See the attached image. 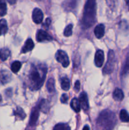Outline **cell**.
I'll use <instances>...</instances> for the list:
<instances>
[{"label": "cell", "instance_id": "obj_1", "mask_svg": "<svg viewBox=\"0 0 129 130\" xmlns=\"http://www.w3.org/2000/svg\"><path fill=\"white\" fill-rule=\"evenodd\" d=\"M27 76V83L31 90H37L41 88L47 73V67L42 63H32Z\"/></svg>", "mask_w": 129, "mask_h": 130}, {"label": "cell", "instance_id": "obj_2", "mask_svg": "<svg viewBox=\"0 0 129 130\" xmlns=\"http://www.w3.org/2000/svg\"><path fill=\"white\" fill-rule=\"evenodd\" d=\"M96 0H87L84 7L82 25L84 29H88L96 22Z\"/></svg>", "mask_w": 129, "mask_h": 130}, {"label": "cell", "instance_id": "obj_3", "mask_svg": "<svg viewBox=\"0 0 129 130\" xmlns=\"http://www.w3.org/2000/svg\"><path fill=\"white\" fill-rule=\"evenodd\" d=\"M116 123L115 114L110 110H105L101 112L97 118V124L103 129H113Z\"/></svg>", "mask_w": 129, "mask_h": 130}, {"label": "cell", "instance_id": "obj_4", "mask_svg": "<svg viewBox=\"0 0 129 130\" xmlns=\"http://www.w3.org/2000/svg\"><path fill=\"white\" fill-rule=\"evenodd\" d=\"M115 63V56L113 50H110L108 55V60L103 69L104 74H110L113 72Z\"/></svg>", "mask_w": 129, "mask_h": 130}, {"label": "cell", "instance_id": "obj_5", "mask_svg": "<svg viewBox=\"0 0 129 130\" xmlns=\"http://www.w3.org/2000/svg\"><path fill=\"white\" fill-rule=\"evenodd\" d=\"M56 59L59 63H61L63 67H67L69 66L70 61L68 55L64 52L58 50L56 53Z\"/></svg>", "mask_w": 129, "mask_h": 130}, {"label": "cell", "instance_id": "obj_6", "mask_svg": "<svg viewBox=\"0 0 129 130\" xmlns=\"http://www.w3.org/2000/svg\"><path fill=\"white\" fill-rule=\"evenodd\" d=\"M36 39L38 42L49 41L53 40V38L48 34L45 30L40 29L37 31L36 34Z\"/></svg>", "mask_w": 129, "mask_h": 130}, {"label": "cell", "instance_id": "obj_7", "mask_svg": "<svg viewBox=\"0 0 129 130\" xmlns=\"http://www.w3.org/2000/svg\"><path fill=\"white\" fill-rule=\"evenodd\" d=\"M44 15L40 9L36 8H34L32 12V20L35 24H40L42 22Z\"/></svg>", "mask_w": 129, "mask_h": 130}, {"label": "cell", "instance_id": "obj_8", "mask_svg": "<svg viewBox=\"0 0 129 130\" xmlns=\"http://www.w3.org/2000/svg\"><path fill=\"white\" fill-rule=\"evenodd\" d=\"M104 61V55L102 50H97L95 54L94 63L97 67H101Z\"/></svg>", "mask_w": 129, "mask_h": 130}, {"label": "cell", "instance_id": "obj_9", "mask_svg": "<svg viewBox=\"0 0 129 130\" xmlns=\"http://www.w3.org/2000/svg\"><path fill=\"white\" fill-rule=\"evenodd\" d=\"M39 107L37 106L35 108L32 109L31 112V114H30V121H29V125L30 126H34L35 125L37 121L38 120L39 115Z\"/></svg>", "mask_w": 129, "mask_h": 130}, {"label": "cell", "instance_id": "obj_10", "mask_svg": "<svg viewBox=\"0 0 129 130\" xmlns=\"http://www.w3.org/2000/svg\"><path fill=\"white\" fill-rule=\"evenodd\" d=\"M79 102L80 104V107L83 109V110L87 111L89 108V102H88V97H87V95L85 92H82L79 96Z\"/></svg>", "mask_w": 129, "mask_h": 130}, {"label": "cell", "instance_id": "obj_11", "mask_svg": "<svg viewBox=\"0 0 129 130\" xmlns=\"http://www.w3.org/2000/svg\"><path fill=\"white\" fill-rule=\"evenodd\" d=\"M11 79V74L9 71L6 70H3L0 71V82L2 84L8 83Z\"/></svg>", "mask_w": 129, "mask_h": 130}, {"label": "cell", "instance_id": "obj_12", "mask_svg": "<svg viewBox=\"0 0 129 130\" xmlns=\"http://www.w3.org/2000/svg\"><path fill=\"white\" fill-rule=\"evenodd\" d=\"M104 25L103 24H99L95 27L94 32V34L96 38L98 39H101L104 35Z\"/></svg>", "mask_w": 129, "mask_h": 130}, {"label": "cell", "instance_id": "obj_13", "mask_svg": "<svg viewBox=\"0 0 129 130\" xmlns=\"http://www.w3.org/2000/svg\"><path fill=\"white\" fill-rule=\"evenodd\" d=\"M34 43L33 42L32 39L29 38L26 41L25 43V45L23 46L22 49V53H26L27 52H30L34 48Z\"/></svg>", "mask_w": 129, "mask_h": 130}, {"label": "cell", "instance_id": "obj_14", "mask_svg": "<svg viewBox=\"0 0 129 130\" xmlns=\"http://www.w3.org/2000/svg\"><path fill=\"white\" fill-rule=\"evenodd\" d=\"M113 97L116 101H121L124 98V94L122 90L121 89L116 88L113 91Z\"/></svg>", "mask_w": 129, "mask_h": 130}, {"label": "cell", "instance_id": "obj_15", "mask_svg": "<svg viewBox=\"0 0 129 130\" xmlns=\"http://www.w3.org/2000/svg\"><path fill=\"white\" fill-rule=\"evenodd\" d=\"M70 105L72 109H73L75 112H79L80 110L81 107L79 102V100H78L77 98H73V99H72L70 103Z\"/></svg>", "mask_w": 129, "mask_h": 130}, {"label": "cell", "instance_id": "obj_16", "mask_svg": "<svg viewBox=\"0 0 129 130\" xmlns=\"http://www.w3.org/2000/svg\"><path fill=\"white\" fill-rule=\"evenodd\" d=\"M61 87L64 91H68L70 87V82L67 77H63L61 79Z\"/></svg>", "mask_w": 129, "mask_h": 130}, {"label": "cell", "instance_id": "obj_17", "mask_svg": "<svg viewBox=\"0 0 129 130\" xmlns=\"http://www.w3.org/2000/svg\"><path fill=\"white\" fill-rule=\"evenodd\" d=\"M14 114L16 117V118L19 119L20 120H23L26 117L25 112L21 107H18L16 110L14 111Z\"/></svg>", "mask_w": 129, "mask_h": 130}, {"label": "cell", "instance_id": "obj_18", "mask_svg": "<svg viewBox=\"0 0 129 130\" xmlns=\"http://www.w3.org/2000/svg\"><path fill=\"white\" fill-rule=\"evenodd\" d=\"M77 5L76 0H66L64 3V8L66 10H68V11H71L72 9H74Z\"/></svg>", "mask_w": 129, "mask_h": 130}, {"label": "cell", "instance_id": "obj_19", "mask_svg": "<svg viewBox=\"0 0 129 130\" xmlns=\"http://www.w3.org/2000/svg\"><path fill=\"white\" fill-rule=\"evenodd\" d=\"M120 120L124 123H128L129 122V114L126 112V110H121L120 113Z\"/></svg>", "mask_w": 129, "mask_h": 130}, {"label": "cell", "instance_id": "obj_20", "mask_svg": "<svg viewBox=\"0 0 129 130\" xmlns=\"http://www.w3.org/2000/svg\"><path fill=\"white\" fill-rule=\"evenodd\" d=\"M46 88L49 93H53L55 90L54 87V79L53 78H50L48 79L46 84Z\"/></svg>", "mask_w": 129, "mask_h": 130}, {"label": "cell", "instance_id": "obj_21", "mask_svg": "<svg viewBox=\"0 0 129 130\" xmlns=\"http://www.w3.org/2000/svg\"><path fill=\"white\" fill-rule=\"evenodd\" d=\"M22 67L21 62L19 61H15L12 63L11 66V69L13 72L14 73H17L19 71H20V68Z\"/></svg>", "mask_w": 129, "mask_h": 130}, {"label": "cell", "instance_id": "obj_22", "mask_svg": "<svg viewBox=\"0 0 129 130\" xmlns=\"http://www.w3.org/2000/svg\"><path fill=\"white\" fill-rule=\"evenodd\" d=\"M0 53H1V58L3 61H5L10 56V50L6 48L0 50Z\"/></svg>", "mask_w": 129, "mask_h": 130}, {"label": "cell", "instance_id": "obj_23", "mask_svg": "<svg viewBox=\"0 0 129 130\" xmlns=\"http://www.w3.org/2000/svg\"><path fill=\"white\" fill-rule=\"evenodd\" d=\"M7 11V7L5 1H0V17L6 15Z\"/></svg>", "mask_w": 129, "mask_h": 130}, {"label": "cell", "instance_id": "obj_24", "mask_svg": "<svg viewBox=\"0 0 129 130\" xmlns=\"http://www.w3.org/2000/svg\"><path fill=\"white\" fill-rule=\"evenodd\" d=\"M129 73V57L126 58L125 63L124 64L123 67L122 69V71H121V75L125 76L127 74Z\"/></svg>", "mask_w": 129, "mask_h": 130}, {"label": "cell", "instance_id": "obj_25", "mask_svg": "<svg viewBox=\"0 0 129 130\" xmlns=\"http://www.w3.org/2000/svg\"><path fill=\"white\" fill-rule=\"evenodd\" d=\"M72 29H73V25L69 24L66 27L64 30V36L66 37L70 36L72 34Z\"/></svg>", "mask_w": 129, "mask_h": 130}, {"label": "cell", "instance_id": "obj_26", "mask_svg": "<svg viewBox=\"0 0 129 130\" xmlns=\"http://www.w3.org/2000/svg\"><path fill=\"white\" fill-rule=\"evenodd\" d=\"M0 27H1V29H2L3 34H5L8 30V26L7 23L5 19H1L0 20Z\"/></svg>", "mask_w": 129, "mask_h": 130}, {"label": "cell", "instance_id": "obj_27", "mask_svg": "<svg viewBox=\"0 0 129 130\" xmlns=\"http://www.w3.org/2000/svg\"><path fill=\"white\" fill-rule=\"evenodd\" d=\"M54 129H70V128L68 126L67 124H62V123H60V124H58L54 128Z\"/></svg>", "mask_w": 129, "mask_h": 130}, {"label": "cell", "instance_id": "obj_28", "mask_svg": "<svg viewBox=\"0 0 129 130\" xmlns=\"http://www.w3.org/2000/svg\"><path fill=\"white\" fill-rule=\"evenodd\" d=\"M68 100V96L67 94H63L61 97V102L63 104H67Z\"/></svg>", "mask_w": 129, "mask_h": 130}, {"label": "cell", "instance_id": "obj_29", "mask_svg": "<svg viewBox=\"0 0 129 130\" xmlns=\"http://www.w3.org/2000/svg\"><path fill=\"white\" fill-rule=\"evenodd\" d=\"M80 81L77 80L75 83V86H74V90H75L76 92H78L80 90Z\"/></svg>", "mask_w": 129, "mask_h": 130}, {"label": "cell", "instance_id": "obj_30", "mask_svg": "<svg viewBox=\"0 0 129 130\" xmlns=\"http://www.w3.org/2000/svg\"><path fill=\"white\" fill-rule=\"evenodd\" d=\"M46 25H48V26H49V25H50L51 19H49V18H48V19H46Z\"/></svg>", "mask_w": 129, "mask_h": 130}, {"label": "cell", "instance_id": "obj_31", "mask_svg": "<svg viewBox=\"0 0 129 130\" xmlns=\"http://www.w3.org/2000/svg\"><path fill=\"white\" fill-rule=\"evenodd\" d=\"M9 3H10L11 5H13V4H15L16 3V0H7Z\"/></svg>", "mask_w": 129, "mask_h": 130}, {"label": "cell", "instance_id": "obj_32", "mask_svg": "<svg viewBox=\"0 0 129 130\" xmlns=\"http://www.w3.org/2000/svg\"><path fill=\"white\" fill-rule=\"evenodd\" d=\"M126 5H127L128 7L129 8V0H126Z\"/></svg>", "mask_w": 129, "mask_h": 130}, {"label": "cell", "instance_id": "obj_33", "mask_svg": "<svg viewBox=\"0 0 129 130\" xmlns=\"http://www.w3.org/2000/svg\"><path fill=\"white\" fill-rule=\"evenodd\" d=\"M89 129V126H85L84 128H83V129Z\"/></svg>", "mask_w": 129, "mask_h": 130}, {"label": "cell", "instance_id": "obj_34", "mask_svg": "<svg viewBox=\"0 0 129 130\" xmlns=\"http://www.w3.org/2000/svg\"><path fill=\"white\" fill-rule=\"evenodd\" d=\"M1 34H3V31H2V29H1V27H0V35H1Z\"/></svg>", "mask_w": 129, "mask_h": 130}, {"label": "cell", "instance_id": "obj_35", "mask_svg": "<svg viewBox=\"0 0 129 130\" xmlns=\"http://www.w3.org/2000/svg\"><path fill=\"white\" fill-rule=\"evenodd\" d=\"M1 100H2V97H1V95H0V102H1Z\"/></svg>", "mask_w": 129, "mask_h": 130}, {"label": "cell", "instance_id": "obj_36", "mask_svg": "<svg viewBox=\"0 0 129 130\" xmlns=\"http://www.w3.org/2000/svg\"><path fill=\"white\" fill-rule=\"evenodd\" d=\"M0 58H1V53H0Z\"/></svg>", "mask_w": 129, "mask_h": 130}, {"label": "cell", "instance_id": "obj_37", "mask_svg": "<svg viewBox=\"0 0 129 130\" xmlns=\"http://www.w3.org/2000/svg\"><path fill=\"white\" fill-rule=\"evenodd\" d=\"M36 1H40V0H36Z\"/></svg>", "mask_w": 129, "mask_h": 130}]
</instances>
